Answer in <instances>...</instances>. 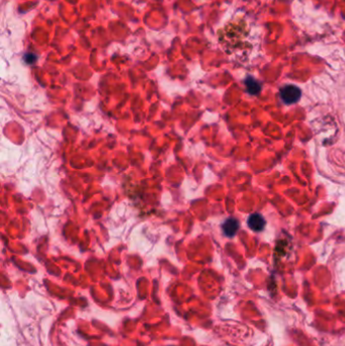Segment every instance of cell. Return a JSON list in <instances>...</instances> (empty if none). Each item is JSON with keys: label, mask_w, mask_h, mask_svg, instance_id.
Returning <instances> with one entry per match:
<instances>
[{"label": "cell", "mask_w": 345, "mask_h": 346, "mask_svg": "<svg viewBox=\"0 0 345 346\" xmlns=\"http://www.w3.org/2000/svg\"><path fill=\"white\" fill-rule=\"evenodd\" d=\"M222 228H223V232L226 236L233 237L236 235L237 231L239 229V222L234 218H229L225 221Z\"/></svg>", "instance_id": "obj_2"}, {"label": "cell", "mask_w": 345, "mask_h": 346, "mask_svg": "<svg viewBox=\"0 0 345 346\" xmlns=\"http://www.w3.org/2000/svg\"><path fill=\"white\" fill-rule=\"evenodd\" d=\"M301 89L295 85H286L280 90V97L287 104L296 103L301 98Z\"/></svg>", "instance_id": "obj_1"}, {"label": "cell", "mask_w": 345, "mask_h": 346, "mask_svg": "<svg viewBox=\"0 0 345 346\" xmlns=\"http://www.w3.org/2000/svg\"><path fill=\"white\" fill-rule=\"evenodd\" d=\"M248 226L251 230L255 231V232H260L265 227V220L260 215L253 214L248 219Z\"/></svg>", "instance_id": "obj_3"}, {"label": "cell", "mask_w": 345, "mask_h": 346, "mask_svg": "<svg viewBox=\"0 0 345 346\" xmlns=\"http://www.w3.org/2000/svg\"><path fill=\"white\" fill-rule=\"evenodd\" d=\"M245 84H246V88L250 94H258L261 90L260 84L252 77H248L245 80Z\"/></svg>", "instance_id": "obj_4"}]
</instances>
